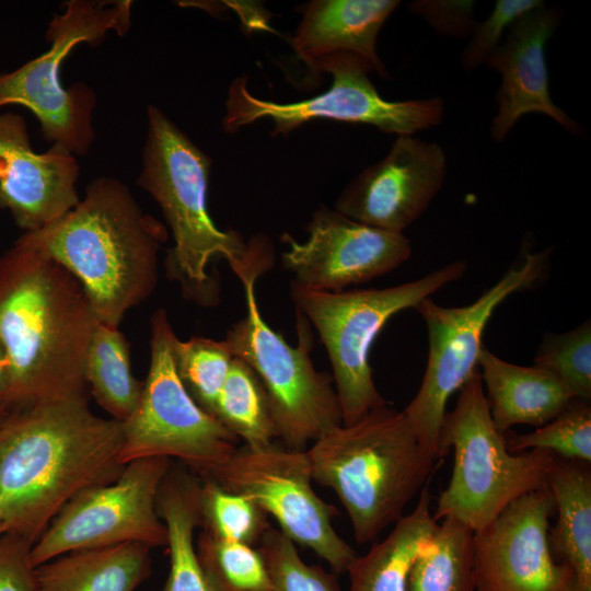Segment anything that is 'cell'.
<instances>
[{"label": "cell", "mask_w": 591, "mask_h": 591, "mask_svg": "<svg viewBox=\"0 0 591 591\" xmlns=\"http://www.w3.org/2000/svg\"><path fill=\"white\" fill-rule=\"evenodd\" d=\"M305 451L313 482L336 494L360 545L374 542L404 515L437 461L404 412L387 404L331 430Z\"/></svg>", "instance_id": "5b68a950"}, {"label": "cell", "mask_w": 591, "mask_h": 591, "mask_svg": "<svg viewBox=\"0 0 591 591\" xmlns=\"http://www.w3.org/2000/svg\"><path fill=\"white\" fill-rule=\"evenodd\" d=\"M306 231L302 243L281 235L287 246L282 266L293 275L291 285L306 290L343 291L396 269L413 253L403 233L357 222L325 205L313 213Z\"/></svg>", "instance_id": "2e32d148"}, {"label": "cell", "mask_w": 591, "mask_h": 591, "mask_svg": "<svg viewBox=\"0 0 591 591\" xmlns=\"http://www.w3.org/2000/svg\"><path fill=\"white\" fill-rule=\"evenodd\" d=\"M129 356L119 328L99 322L86 352L85 379L96 403L121 422L132 415L143 387L132 375Z\"/></svg>", "instance_id": "484cf974"}, {"label": "cell", "mask_w": 591, "mask_h": 591, "mask_svg": "<svg viewBox=\"0 0 591 591\" xmlns=\"http://www.w3.org/2000/svg\"><path fill=\"white\" fill-rule=\"evenodd\" d=\"M545 4L541 0H497L490 14L477 22L464 47L460 62L465 71L485 65L487 57L505 37V32L521 15Z\"/></svg>", "instance_id": "e575fe53"}, {"label": "cell", "mask_w": 591, "mask_h": 591, "mask_svg": "<svg viewBox=\"0 0 591 591\" xmlns=\"http://www.w3.org/2000/svg\"><path fill=\"white\" fill-rule=\"evenodd\" d=\"M554 515L545 485L511 502L475 532L476 591H580L572 569L552 553L548 531Z\"/></svg>", "instance_id": "9a60e30c"}, {"label": "cell", "mask_w": 591, "mask_h": 591, "mask_svg": "<svg viewBox=\"0 0 591 591\" xmlns=\"http://www.w3.org/2000/svg\"><path fill=\"white\" fill-rule=\"evenodd\" d=\"M270 578L269 591H341L335 573L306 564L296 544L270 528L257 545Z\"/></svg>", "instance_id": "836d02e7"}, {"label": "cell", "mask_w": 591, "mask_h": 591, "mask_svg": "<svg viewBox=\"0 0 591 591\" xmlns=\"http://www.w3.org/2000/svg\"><path fill=\"white\" fill-rule=\"evenodd\" d=\"M478 370L495 427L506 434L515 425L538 428L575 397L552 373L508 362L483 346Z\"/></svg>", "instance_id": "44dd1931"}, {"label": "cell", "mask_w": 591, "mask_h": 591, "mask_svg": "<svg viewBox=\"0 0 591 591\" xmlns=\"http://www.w3.org/2000/svg\"><path fill=\"white\" fill-rule=\"evenodd\" d=\"M130 3L66 1L63 12L54 14L48 24L49 49L13 71L0 73V108L25 106L38 119L47 140L63 146L74 155L88 154L95 139L96 95L83 82L62 88L60 67L76 46L99 45L111 31L126 34L130 26Z\"/></svg>", "instance_id": "ba28073f"}, {"label": "cell", "mask_w": 591, "mask_h": 591, "mask_svg": "<svg viewBox=\"0 0 591 591\" xmlns=\"http://www.w3.org/2000/svg\"><path fill=\"white\" fill-rule=\"evenodd\" d=\"M200 563L219 591H269L266 564L255 546L224 541L201 531L196 543Z\"/></svg>", "instance_id": "4dcf8cb0"}, {"label": "cell", "mask_w": 591, "mask_h": 591, "mask_svg": "<svg viewBox=\"0 0 591 591\" xmlns=\"http://www.w3.org/2000/svg\"><path fill=\"white\" fill-rule=\"evenodd\" d=\"M242 279L246 314L223 339L232 355L256 374L266 393L278 439L291 450L309 444L343 425L333 376L317 371L311 359L308 320L297 312L299 344L289 345L266 324L255 298V281Z\"/></svg>", "instance_id": "30bf717a"}, {"label": "cell", "mask_w": 591, "mask_h": 591, "mask_svg": "<svg viewBox=\"0 0 591 591\" xmlns=\"http://www.w3.org/2000/svg\"><path fill=\"white\" fill-rule=\"evenodd\" d=\"M473 534L443 519L412 565L406 591H476Z\"/></svg>", "instance_id": "4316f807"}, {"label": "cell", "mask_w": 591, "mask_h": 591, "mask_svg": "<svg viewBox=\"0 0 591 591\" xmlns=\"http://www.w3.org/2000/svg\"><path fill=\"white\" fill-rule=\"evenodd\" d=\"M430 507L431 495L425 486L414 509L394 523L386 537L350 563L348 591H406L412 565L438 523Z\"/></svg>", "instance_id": "d4e9b609"}, {"label": "cell", "mask_w": 591, "mask_h": 591, "mask_svg": "<svg viewBox=\"0 0 591 591\" xmlns=\"http://www.w3.org/2000/svg\"><path fill=\"white\" fill-rule=\"evenodd\" d=\"M559 7L543 4L517 19L485 65L501 74L497 113L490 136L500 143L519 119L530 113L544 114L567 132L579 137L582 128L554 103L549 92L545 48L561 23Z\"/></svg>", "instance_id": "d6986e66"}, {"label": "cell", "mask_w": 591, "mask_h": 591, "mask_svg": "<svg viewBox=\"0 0 591 591\" xmlns=\"http://www.w3.org/2000/svg\"><path fill=\"white\" fill-rule=\"evenodd\" d=\"M33 543L11 533L0 537V591H38Z\"/></svg>", "instance_id": "8d00e7d4"}, {"label": "cell", "mask_w": 591, "mask_h": 591, "mask_svg": "<svg viewBox=\"0 0 591 591\" xmlns=\"http://www.w3.org/2000/svg\"><path fill=\"white\" fill-rule=\"evenodd\" d=\"M201 478L185 466L169 470L157 498L167 533L170 570L163 591H219L204 569L195 542L200 526Z\"/></svg>", "instance_id": "603a6c76"}, {"label": "cell", "mask_w": 591, "mask_h": 591, "mask_svg": "<svg viewBox=\"0 0 591 591\" xmlns=\"http://www.w3.org/2000/svg\"><path fill=\"white\" fill-rule=\"evenodd\" d=\"M534 366L556 376L577 397L591 399V322L561 333H546Z\"/></svg>", "instance_id": "d6a6232c"}, {"label": "cell", "mask_w": 591, "mask_h": 591, "mask_svg": "<svg viewBox=\"0 0 591 591\" xmlns=\"http://www.w3.org/2000/svg\"><path fill=\"white\" fill-rule=\"evenodd\" d=\"M171 466L166 457L135 460L115 480L79 493L33 544L34 567L70 552L123 543L166 546L157 498Z\"/></svg>", "instance_id": "5bb4252c"}, {"label": "cell", "mask_w": 591, "mask_h": 591, "mask_svg": "<svg viewBox=\"0 0 591 591\" xmlns=\"http://www.w3.org/2000/svg\"><path fill=\"white\" fill-rule=\"evenodd\" d=\"M506 443L512 453L544 450L560 459L590 463V402L573 397L558 415L534 431L507 432Z\"/></svg>", "instance_id": "f546056e"}, {"label": "cell", "mask_w": 591, "mask_h": 591, "mask_svg": "<svg viewBox=\"0 0 591 591\" xmlns=\"http://www.w3.org/2000/svg\"><path fill=\"white\" fill-rule=\"evenodd\" d=\"M551 254V247L532 251L524 243L518 260L474 302L442 306L429 297L414 308L427 327L428 360L420 387L403 412L421 447L436 460L447 404L478 370L487 323L507 298L542 279Z\"/></svg>", "instance_id": "9c48e42d"}, {"label": "cell", "mask_w": 591, "mask_h": 591, "mask_svg": "<svg viewBox=\"0 0 591 591\" xmlns=\"http://www.w3.org/2000/svg\"><path fill=\"white\" fill-rule=\"evenodd\" d=\"M211 160L160 108L147 109V137L137 185L159 204L174 246L167 252L166 275L183 296L213 306L220 297L221 259L242 279L263 275L274 263V248L264 234L245 242L237 231H222L207 206Z\"/></svg>", "instance_id": "3957f363"}, {"label": "cell", "mask_w": 591, "mask_h": 591, "mask_svg": "<svg viewBox=\"0 0 591 591\" xmlns=\"http://www.w3.org/2000/svg\"><path fill=\"white\" fill-rule=\"evenodd\" d=\"M556 521L548 542L556 560L568 565L580 591H591L590 463L555 456L546 477Z\"/></svg>", "instance_id": "7402d4cb"}, {"label": "cell", "mask_w": 591, "mask_h": 591, "mask_svg": "<svg viewBox=\"0 0 591 591\" xmlns=\"http://www.w3.org/2000/svg\"><path fill=\"white\" fill-rule=\"evenodd\" d=\"M150 548L123 543L60 555L36 567L38 591H134L151 572Z\"/></svg>", "instance_id": "cb8c5ba5"}, {"label": "cell", "mask_w": 591, "mask_h": 591, "mask_svg": "<svg viewBox=\"0 0 591 591\" xmlns=\"http://www.w3.org/2000/svg\"><path fill=\"white\" fill-rule=\"evenodd\" d=\"M205 478L252 499L283 535L315 553L334 573L346 572L358 555L333 526L335 507L314 491L305 450L275 442L259 449L243 444Z\"/></svg>", "instance_id": "4fadbf2b"}, {"label": "cell", "mask_w": 591, "mask_h": 591, "mask_svg": "<svg viewBox=\"0 0 591 591\" xmlns=\"http://www.w3.org/2000/svg\"><path fill=\"white\" fill-rule=\"evenodd\" d=\"M397 0H313L301 7L302 19L291 39L294 53L311 69L336 55H355L389 78L376 51L378 35L399 5Z\"/></svg>", "instance_id": "ffe728a7"}, {"label": "cell", "mask_w": 591, "mask_h": 591, "mask_svg": "<svg viewBox=\"0 0 591 591\" xmlns=\"http://www.w3.org/2000/svg\"><path fill=\"white\" fill-rule=\"evenodd\" d=\"M175 335L166 311L151 317L150 367L132 415L123 422L120 461L176 459L208 477L239 448V438L189 395L175 367Z\"/></svg>", "instance_id": "8fae6325"}, {"label": "cell", "mask_w": 591, "mask_h": 591, "mask_svg": "<svg viewBox=\"0 0 591 591\" xmlns=\"http://www.w3.org/2000/svg\"><path fill=\"white\" fill-rule=\"evenodd\" d=\"M407 11L422 18L437 34L461 39L470 38L478 22L471 0H416Z\"/></svg>", "instance_id": "d590c367"}, {"label": "cell", "mask_w": 591, "mask_h": 591, "mask_svg": "<svg viewBox=\"0 0 591 591\" xmlns=\"http://www.w3.org/2000/svg\"><path fill=\"white\" fill-rule=\"evenodd\" d=\"M459 391L438 443V459L453 449L452 474L432 515L437 522L456 520L475 533L511 502L545 486L555 455L544 450H508L506 434L491 419L479 370Z\"/></svg>", "instance_id": "8992f818"}, {"label": "cell", "mask_w": 591, "mask_h": 591, "mask_svg": "<svg viewBox=\"0 0 591 591\" xmlns=\"http://www.w3.org/2000/svg\"><path fill=\"white\" fill-rule=\"evenodd\" d=\"M5 533L2 512L0 510V537Z\"/></svg>", "instance_id": "ab89813d"}, {"label": "cell", "mask_w": 591, "mask_h": 591, "mask_svg": "<svg viewBox=\"0 0 591 591\" xmlns=\"http://www.w3.org/2000/svg\"><path fill=\"white\" fill-rule=\"evenodd\" d=\"M166 237L165 227L142 211L124 183L101 176L72 210L19 240L73 274L99 322L118 328L155 289Z\"/></svg>", "instance_id": "277c9868"}, {"label": "cell", "mask_w": 591, "mask_h": 591, "mask_svg": "<svg viewBox=\"0 0 591 591\" xmlns=\"http://www.w3.org/2000/svg\"><path fill=\"white\" fill-rule=\"evenodd\" d=\"M447 175V155L436 142L397 136L387 154L351 179L335 201L344 216L403 233L429 207Z\"/></svg>", "instance_id": "e0dca14e"}, {"label": "cell", "mask_w": 591, "mask_h": 591, "mask_svg": "<svg viewBox=\"0 0 591 591\" xmlns=\"http://www.w3.org/2000/svg\"><path fill=\"white\" fill-rule=\"evenodd\" d=\"M466 269L465 260H454L424 277L383 289L328 292L291 285L297 312L313 323L328 354L343 425L355 424L387 404L369 362L372 344L387 321L459 280Z\"/></svg>", "instance_id": "52a82bcc"}, {"label": "cell", "mask_w": 591, "mask_h": 591, "mask_svg": "<svg viewBox=\"0 0 591 591\" xmlns=\"http://www.w3.org/2000/svg\"><path fill=\"white\" fill-rule=\"evenodd\" d=\"M79 173L67 148L53 143L46 152H35L24 117L0 112V209L24 233L50 224L79 204Z\"/></svg>", "instance_id": "ac0fdd59"}, {"label": "cell", "mask_w": 591, "mask_h": 591, "mask_svg": "<svg viewBox=\"0 0 591 591\" xmlns=\"http://www.w3.org/2000/svg\"><path fill=\"white\" fill-rule=\"evenodd\" d=\"M213 416L250 448L268 447L278 438L263 385L236 357L218 395Z\"/></svg>", "instance_id": "83f0119b"}, {"label": "cell", "mask_w": 591, "mask_h": 591, "mask_svg": "<svg viewBox=\"0 0 591 591\" xmlns=\"http://www.w3.org/2000/svg\"><path fill=\"white\" fill-rule=\"evenodd\" d=\"M10 410L11 409L8 408V407H0V427L3 424V421L5 420V418L8 417Z\"/></svg>", "instance_id": "f35d334b"}, {"label": "cell", "mask_w": 591, "mask_h": 591, "mask_svg": "<svg viewBox=\"0 0 591 591\" xmlns=\"http://www.w3.org/2000/svg\"><path fill=\"white\" fill-rule=\"evenodd\" d=\"M12 380L8 357L0 344V407L11 409Z\"/></svg>", "instance_id": "74e56055"}, {"label": "cell", "mask_w": 591, "mask_h": 591, "mask_svg": "<svg viewBox=\"0 0 591 591\" xmlns=\"http://www.w3.org/2000/svg\"><path fill=\"white\" fill-rule=\"evenodd\" d=\"M373 67L355 55H336L322 60L314 76L331 73L332 86L314 97L276 103L256 97L247 89V78L239 77L229 86L222 127L234 134L256 120L274 123L271 136H287L315 119L367 124L396 136L414 135L441 124L443 100L433 96L419 100L387 101L369 79Z\"/></svg>", "instance_id": "7c38bea8"}, {"label": "cell", "mask_w": 591, "mask_h": 591, "mask_svg": "<svg viewBox=\"0 0 591 591\" xmlns=\"http://www.w3.org/2000/svg\"><path fill=\"white\" fill-rule=\"evenodd\" d=\"M200 512L202 531L230 542L257 547L271 528L267 514L250 498L201 478Z\"/></svg>", "instance_id": "f1b7e54d"}, {"label": "cell", "mask_w": 591, "mask_h": 591, "mask_svg": "<svg viewBox=\"0 0 591 591\" xmlns=\"http://www.w3.org/2000/svg\"><path fill=\"white\" fill-rule=\"evenodd\" d=\"M177 374L193 399L213 416L218 395L234 356L224 340L193 337L174 340ZM215 417V416H213Z\"/></svg>", "instance_id": "1f68e13d"}, {"label": "cell", "mask_w": 591, "mask_h": 591, "mask_svg": "<svg viewBox=\"0 0 591 591\" xmlns=\"http://www.w3.org/2000/svg\"><path fill=\"white\" fill-rule=\"evenodd\" d=\"M97 323L77 277L18 239L0 256V344L10 364L11 409L89 398L85 359Z\"/></svg>", "instance_id": "7a4b0ae2"}, {"label": "cell", "mask_w": 591, "mask_h": 591, "mask_svg": "<svg viewBox=\"0 0 591 591\" xmlns=\"http://www.w3.org/2000/svg\"><path fill=\"white\" fill-rule=\"evenodd\" d=\"M89 398L11 409L0 427V510L5 533L31 543L79 493L115 480L124 425L103 418Z\"/></svg>", "instance_id": "6da1fadb"}]
</instances>
